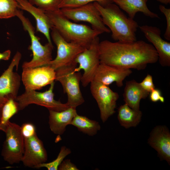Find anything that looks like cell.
Instances as JSON below:
<instances>
[{"mask_svg":"<svg viewBox=\"0 0 170 170\" xmlns=\"http://www.w3.org/2000/svg\"><path fill=\"white\" fill-rule=\"evenodd\" d=\"M11 52L9 50H7L3 53L0 52V61L1 60H8L10 57Z\"/></svg>","mask_w":170,"mask_h":170,"instance_id":"cell-34","label":"cell"},{"mask_svg":"<svg viewBox=\"0 0 170 170\" xmlns=\"http://www.w3.org/2000/svg\"><path fill=\"white\" fill-rule=\"evenodd\" d=\"M17 102L10 99L0 108V131L5 132L10 119L19 111Z\"/></svg>","mask_w":170,"mask_h":170,"instance_id":"cell-24","label":"cell"},{"mask_svg":"<svg viewBox=\"0 0 170 170\" xmlns=\"http://www.w3.org/2000/svg\"><path fill=\"white\" fill-rule=\"evenodd\" d=\"M20 128L24 138L31 137L37 133L35 127L31 123H24L20 126Z\"/></svg>","mask_w":170,"mask_h":170,"instance_id":"cell-30","label":"cell"},{"mask_svg":"<svg viewBox=\"0 0 170 170\" xmlns=\"http://www.w3.org/2000/svg\"><path fill=\"white\" fill-rule=\"evenodd\" d=\"M24 139V151L21 162L25 167L35 168L48 159L47 151L37 133Z\"/></svg>","mask_w":170,"mask_h":170,"instance_id":"cell-14","label":"cell"},{"mask_svg":"<svg viewBox=\"0 0 170 170\" xmlns=\"http://www.w3.org/2000/svg\"><path fill=\"white\" fill-rule=\"evenodd\" d=\"M70 125L76 127L80 131L90 136L95 135L101 128L98 122L77 114L73 117Z\"/></svg>","mask_w":170,"mask_h":170,"instance_id":"cell-23","label":"cell"},{"mask_svg":"<svg viewBox=\"0 0 170 170\" xmlns=\"http://www.w3.org/2000/svg\"><path fill=\"white\" fill-rule=\"evenodd\" d=\"M99 39L98 37L92 42L89 47L85 48L76 57L75 61L79 64L75 69L79 72L84 71L81 81L84 87L87 86L93 80L98 67L100 64L99 51Z\"/></svg>","mask_w":170,"mask_h":170,"instance_id":"cell-8","label":"cell"},{"mask_svg":"<svg viewBox=\"0 0 170 170\" xmlns=\"http://www.w3.org/2000/svg\"><path fill=\"white\" fill-rule=\"evenodd\" d=\"M139 84L143 89L149 93L155 88L152 77L149 74H147Z\"/></svg>","mask_w":170,"mask_h":170,"instance_id":"cell-31","label":"cell"},{"mask_svg":"<svg viewBox=\"0 0 170 170\" xmlns=\"http://www.w3.org/2000/svg\"><path fill=\"white\" fill-rule=\"evenodd\" d=\"M19 8L30 13L35 18L36 23V31L42 33L48 42L52 44L50 33L53 27L52 24L45 12L30 3L27 0H16Z\"/></svg>","mask_w":170,"mask_h":170,"instance_id":"cell-18","label":"cell"},{"mask_svg":"<svg viewBox=\"0 0 170 170\" xmlns=\"http://www.w3.org/2000/svg\"><path fill=\"white\" fill-rule=\"evenodd\" d=\"M50 20L53 27L67 41L78 44L85 48L92 41L102 34L85 25L72 22L65 17L60 9L55 12H45Z\"/></svg>","mask_w":170,"mask_h":170,"instance_id":"cell-3","label":"cell"},{"mask_svg":"<svg viewBox=\"0 0 170 170\" xmlns=\"http://www.w3.org/2000/svg\"><path fill=\"white\" fill-rule=\"evenodd\" d=\"M60 10L70 20L76 22H88L93 29L102 33L110 32L104 24L100 13L94 3L76 7L62 8Z\"/></svg>","mask_w":170,"mask_h":170,"instance_id":"cell-10","label":"cell"},{"mask_svg":"<svg viewBox=\"0 0 170 170\" xmlns=\"http://www.w3.org/2000/svg\"><path fill=\"white\" fill-rule=\"evenodd\" d=\"M100 63L138 70L144 69L147 65L156 62L158 54L150 44L143 40L131 42H99Z\"/></svg>","mask_w":170,"mask_h":170,"instance_id":"cell-1","label":"cell"},{"mask_svg":"<svg viewBox=\"0 0 170 170\" xmlns=\"http://www.w3.org/2000/svg\"><path fill=\"white\" fill-rule=\"evenodd\" d=\"M148 0H114V3L126 12L129 17L134 19L136 14L141 12L151 18H159L158 15L151 11L147 7Z\"/></svg>","mask_w":170,"mask_h":170,"instance_id":"cell-21","label":"cell"},{"mask_svg":"<svg viewBox=\"0 0 170 170\" xmlns=\"http://www.w3.org/2000/svg\"><path fill=\"white\" fill-rule=\"evenodd\" d=\"M90 83L91 93L98 104L101 119L105 122L115 112L119 94L108 86L95 80Z\"/></svg>","mask_w":170,"mask_h":170,"instance_id":"cell-12","label":"cell"},{"mask_svg":"<svg viewBox=\"0 0 170 170\" xmlns=\"http://www.w3.org/2000/svg\"><path fill=\"white\" fill-rule=\"evenodd\" d=\"M48 123L51 131L54 134L61 135L66 127L70 125L74 116L77 114L76 108L70 107L61 111L49 110Z\"/></svg>","mask_w":170,"mask_h":170,"instance_id":"cell-19","label":"cell"},{"mask_svg":"<svg viewBox=\"0 0 170 170\" xmlns=\"http://www.w3.org/2000/svg\"><path fill=\"white\" fill-rule=\"evenodd\" d=\"M6 135L1 152L4 160L10 165L21 162L24 151V139L20 126L10 121L4 132Z\"/></svg>","mask_w":170,"mask_h":170,"instance_id":"cell-6","label":"cell"},{"mask_svg":"<svg viewBox=\"0 0 170 170\" xmlns=\"http://www.w3.org/2000/svg\"><path fill=\"white\" fill-rule=\"evenodd\" d=\"M94 3L99 11L104 24L111 32L113 40L122 42L137 40L136 32L139 26L133 19L128 17L114 3L105 7L97 2Z\"/></svg>","mask_w":170,"mask_h":170,"instance_id":"cell-2","label":"cell"},{"mask_svg":"<svg viewBox=\"0 0 170 170\" xmlns=\"http://www.w3.org/2000/svg\"><path fill=\"white\" fill-rule=\"evenodd\" d=\"M114 0H61L59 8L61 9L76 7L95 2L105 7L114 3Z\"/></svg>","mask_w":170,"mask_h":170,"instance_id":"cell-26","label":"cell"},{"mask_svg":"<svg viewBox=\"0 0 170 170\" xmlns=\"http://www.w3.org/2000/svg\"><path fill=\"white\" fill-rule=\"evenodd\" d=\"M19 6L16 0H0V19L16 16Z\"/></svg>","mask_w":170,"mask_h":170,"instance_id":"cell-25","label":"cell"},{"mask_svg":"<svg viewBox=\"0 0 170 170\" xmlns=\"http://www.w3.org/2000/svg\"><path fill=\"white\" fill-rule=\"evenodd\" d=\"M16 16L20 20L24 29L27 31L30 36L31 44L28 48L32 51L33 55L31 60L24 62L22 66V68L48 65L53 60L52 55L53 49V44L48 42L44 45L41 44L39 38L35 35V29L31 23L19 9Z\"/></svg>","mask_w":170,"mask_h":170,"instance_id":"cell-4","label":"cell"},{"mask_svg":"<svg viewBox=\"0 0 170 170\" xmlns=\"http://www.w3.org/2000/svg\"><path fill=\"white\" fill-rule=\"evenodd\" d=\"M54 82L51 84L49 89L43 92L34 90H25L15 99L17 102L19 110H22L28 105L35 104L43 106L48 110L61 111L70 107L66 103H63L60 100L54 99L53 92Z\"/></svg>","mask_w":170,"mask_h":170,"instance_id":"cell-7","label":"cell"},{"mask_svg":"<svg viewBox=\"0 0 170 170\" xmlns=\"http://www.w3.org/2000/svg\"><path fill=\"white\" fill-rule=\"evenodd\" d=\"M139 28L156 50L160 65L162 66H169L170 43L162 38L160 29L156 26L147 25L140 26Z\"/></svg>","mask_w":170,"mask_h":170,"instance_id":"cell-15","label":"cell"},{"mask_svg":"<svg viewBox=\"0 0 170 170\" xmlns=\"http://www.w3.org/2000/svg\"><path fill=\"white\" fill-rule=\"evenodd\" d=\"M21 58V54L17 51L8 68L0 76V108L9 99H15L18 96L21 77L14 72V69L15 67L18 69Z\"/></svg>","mask_w":170,"mask_h":170,"instance_id":"cell-11","label":"cell"},{"mask_svg":"<svg viewBox=\"0 0 170 170\" xmlns=\"http://www.w3.org/2000/svg\"><path fill=\"white\" fill-rule=\"evenodd\" d=\"M157 1L165 4L167 5L170 3V0H156Z\"/></svg>","mask_w":170,"mask_h":170,"instance_id":"cell-35","label":"cell"},{"mask_svg":"<svg viewBox=\"0 0 170 170\" xmlns=\"http://www.w3.org/2000/svg\"><path fill=\"white\" fill-rule=\"evenodd\" d=\"M148 144L157 152L162 160L170 163V133L165 126H156L152 130L148 139Z\"/></svg>","mask_w":170,"mask_h":170,"instance_id":"cell-16","label":"cell"},{"mask_svg":"<svg viewBox=\"0 0 170 170\" xmlns=\"http://www.w3.org/2000/svg\"><path fill=\"white\" fill-rule=\"evenodd\" d=\"M71 153V151L70 149L65 146H62L60 148L57 157L55 160L49 162H44L40 164L35 168H39L45 167L48 170H57L59 166L64 159Z\"/></svg>","mask_w":170,"mask_h":170,"instance_id":"cell-27","label":"cell"},{"mask_svg":"<svg viewBox=\"0 0 170 170\" xmlns=\"http://www.w3.org/2000/svg\"><path fill=\"white\" fill-rule=\"evenodd\" d=\"M159 9L164 15L167 21V27L164 36L168 41L170 40V9L167 8L162 5H160Z\"/></svg>","mask_w":170,"mask_h":170,"instance_id":"cell-29","label":"cell"},{"mask_svg":"<svg viewBox=\"0 0 170 170\" xmlns=\"http://www.w3.org/2000/svg\"><path fill=\"white\" fill-rule=\"evenodd\" d=\"M55 79V71L49 65L23 68L21 80L25 90H39Z\"/></svg>","mask_w":170,"mask_h":170,"instance_id":"cell-13","label":"cell"},{"mask_svg":"<svg viewBox=\"0 0 170 170\" xmlns=\"http://www.w3.org/2000/svg\"><path fill=\"white\" fill-rule=\"evenodd\" d=\"M132 72L131 69L100 63L93 80L107 86L115 82L118 87H121L124 80Z\"/></svg>","mask_w":170,"mask_h":170,"instance_id":"cell-17","label":"cell"},{"mask_svg":"<svg viewBox=\"0 0 170 170\" xmlns=\"http://www.w3.org/2000/svg\"><path fill=\"white\" fill-rule=\"evenodd\" d=\"M149 94L150 99L152 102H156L159 101L162 103L164 102V98L162 96L161 92L159 89L155 88Z\"/></svg>","mask_w":170,"mask_h":170,"instance_id":"cell-32","label":"cell"},{"mask_svg":"<svg viewBox=\"0 0 170 170\" xmlns=\"http://www.w3.org/2000/svg\"><path fill=\"white\" fill-rule=\"evenodd\" d=\"M149 94L139 83L133 80L126 82L123 95L125 104L133 109L139 110L141 100L146 98Z\"/></svg>","mask_w":170,"mask_h":170,"instance_id":"cell-20","label":"cell"},{"mask_svg":"<svg viewBox=\"0 0 170 170\" xmlns=\"http://www.w3.org/2000/svg\"><path fill=\"white\" fill-rule=\"evenodd\" d=\"M59 170H78L76 166L71 162L70 159L63 160L59 166Z\"/></svg>","mask_w":170,"mask_h":170,"instance_id":"cell-33","label":"cell"},{"mask_svg":"<svg viewBox=\"0 0 170 170\" xmlns=\"http://www.w3.org/2000/svg\"><path fill=\"white\" fill-rule=\"evenodd\" d=\"M142 116L140 110L133 109L125 103L118 109V119L120 125L126 128L136 127L140 122Z\"/></svg>","mask_w":170,"mask_h":170,"instance_id":"cell-22","label":"cell"},{"mask_svg":"<svg viewBox=\"0 0 170 170\" xmlns=\"http://www.w3.org/2000/svg\"><path fill=\"white\" fill-rule=\"evenodd\" d=\"M77 65L75 62L55 71V81L60 83L64 92L66 94V103L70 107L76 109L85 101L80 87L82 75L79 71H74Z\"/></svg>","mask_w":170,"mask_h":170,"instance_id":"cell-5","label":"cell"},{"mask_svg":"<svg viewBox=\"0 0 170 170\" xmlns=\"http://www.w3.org/2000/svg\"><path fill=\"white\" fill-rule=\"evenodd\" d=\"M32 5L35 6L44 12H55L60 10L59 5L61 0H28Z\"/></svg>","mask_w":170,"mask_h":170,"instance_id":"cell-28","label":"cell"},{"mask_svg":"<svg viewBox=\"0 0 170 170\" xmlns=\"http://www.w3.org/2000/svg\"><path fill=\"white\" fill-rule=\"evenodd\" d=\"M50 36L57 48L56 58L48 65L54 70L75 62L77 56L85 48L76 43L66 41L54 27L52 29Z\"/></svg>","mask_w":170,"mask_h":170,"instance_id":"cell-9","label":"cell"}]
</instances>
